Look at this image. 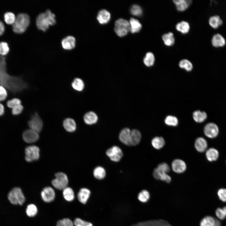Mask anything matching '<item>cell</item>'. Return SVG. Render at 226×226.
I'll return each mask as SVG.
<instances>
[{"label":"cell","mask_w":226,"mask_h":226,"mask_svg":"<svg viewBox=\"0 0 226 226\" xmlns=\"http://www.w3.org/2000/svg\"><path fill=\"white\" fill-rule=\"evenodd\" d=\"M62 44L64 49L67 50H71L75 47V38L71 36H67L62 40Z\"/></svg>","instance_id":"obj_18"},{"label":"cell","mask_w":226,"mask_h":226,"mask_svg":"<svg viewBox=\"0 0 226 226\" xmlns=\"http://www.w3.org/2000/svg\"><path fill=\"white\" fill-rule=\"evenodd\" d=\"M9 49L8 44L6 42H0V54L3 56L7 54Z\"/></svg>","instance_id":"obj_46"},{"label":"cell","mask_w":226,"mask_h":226,"mask_svg":"<svg viewBox=\"0 0 226 226\" xmlns=\"http://www.w3.org/2000/svg\"><path fill=\"white\" fill-rule=\"evenodd\" d=\"M175 28L178 31L182 34H185L189 32L190 30V26L188 22L182 21L176 24Z\"/></svg>","instance_id":"obj_25"},{"label":"cell","mask_w":226,"mask_h":226,"mask_svg":"<svg viewBox=\"0 0 226 226\" xmlns=\"http://www.w3.org/2000/svg\"><path fill=\"white\" fill-rule=\"evenodd\" d=\"M165 143L164 138L161 137H156L152 139L151 141V144L153 147L157 149L162 148Z\"/></svg>","instance_id":"obj_29"},{"label":"cell","mask_w":226,"mask_h":226,"mask_svg":"<svg viewBox=\"0 0 226 226\" xmlns=\"http://www.w3.org/2000/svg\"><path fill=\"white\" fill-rule=\"evenodd\" d=\"M72 87L75 90L81 91H82L84 86L83 81L80 78H76L73 80L72 83Z\"/></svg>","instance_id":"obj_35"},{"label":"cell","mask_w":226,"mask_h":226,"mask_svg":"<svg viewBox=\"0 0 226 226\" xmlns=\"http://www.w3.org/2000/svg\"><path fill=\"white\" fill-rule=\"evenodd\" d=\"M24 107L21 104L17 105L12 109V113L15 116L20 114L23 110Z\"/></svg>","instance_id":"obj_48"},{"label":"cell","mask_w":226,"mask_h":226,"mask_svg":"<svg viewBox=\"0 0 226 226\" xmlns=\"http://www.w3.org/2000/svg\"><path fill=\"white\" fill-rule=\"evenodd\" d=\"M74 226H93L92 224L79 218H75L73 221Z\"/></svg>","instance_id":"obj_44"},{"label":"cell","mask_w":226,"mask_h":226,"mask_svg":"<svg viewBox=\"0 0 226 226\" xmlns=\"http://www.w3.org/2000/svg\"><path fill=\"white\" fill-rule=\"evenodd\" d=\"M155 58L154 55L152 52H148L143 58V63L147 67H151L153 66L154 63Z\"/></svg>","instance_id":"obj_31"},{"label":"cell","mask_w":226,"mask_h":226,"mask_svg":"<svg viewBox=\"0 0 226 226\" xmlns=\"http://www.w3.org/2000/svg\"><path fill=\"white\" fill-rule=\"evenodd\" d=\"M106 153L111 160L115 162L120 161L123 155L121 149L116 146H113L108 149Z\"/></svg>","instance_id":"obj_9"},{"label":"cell","mask_w":226,"mask_h":226,"mask_svg":"<svg viewBox=\"0 0 226 226\" xmlns=\"http://www.w3.org/2000/svg\"><path fill=\"white\" fill-rule=\"evenodd\" d=\"M37 208L35 205L30 204L27 205L26 209V213L28 217H34L37 214Z\"/></svg>","instance_id":"obj_36"},{"label":"cell","mask_w":226,"mask_h":226,"mask_svg":"<svg viewBox=\"0 0 226 226\" xmlns=\"http://www.w3.org/2000/svg\"><path fill=\"white\" fill-rule=\"evenodd\" d=\"M132 146L138 145L140 143L141 135L140 132L137 130L134 129L131 130Z\"/></svg>","instance_id":"obj_28"},{"label":"cell","mask_w":226,"mask_h":226,"mask_svg":"<svg viewBox=\"0 0 226 226\" xmlns=\"http://www.w3.org/2000/svg\"><path fill=\"white\" fill-rule=\"evenodd\" d=\"M153 175L155 179L165 181L167 183H170L171 181V177L167 174V173L157 168L154 170Z\"/></svg>","instance_id":"obj_16"},{"label":"cell","mask_w":226,"mask_h":226,"mask_svg":"<svg viewBox=\"0 0 226 226\" xmlns=\"http://www.w3.org/2000/svg\"><path fill=\"white\" fill-rule=\"evenodd\" d=\"M164 122L167 125L172 126H176L178 123V120L175 116H169L166 117Z\"/></svg>","instance_id":"obj_41"},{"label":"cell","mask_w":226,"mask_h":226,"mask_svg":"<svg viewBox=\"0 0 226 226\" xmlns=\"http://www.w3.org/2000/svg\"><path fill=\"white\" fill-rule=\"evenodd\" d=\"M204 131L205 135L210 138L215 137L218 135V126L213 123L206 124L204 127Z\"/></svg>","instance_id":"obj_13"},{"label":"cell","mask_w":226,"mask_h":226,"mask_svg":"<svg viewBox=\"0 0 226 226\" xmlns=\"http://www.w3.org/2000/svg\"><path fill=\"white\" fill-rule=\"evenodd\" d=\"M55 192L53 189L50 186L44 188L41 192V196L42 200L45 202L50 203L55 199Z\"/></svg>","instance_id":"obj_10"},{"label":"cell","mask_w":226,"mask_h":226,"mask_svg":"<svg viewBox=\"0 0 226 226\" xmlns=\"http://www.w3.org/2000/svg\"><path fill=\"white\" fill-rule=\"evenodd\" d=\"M90 194L91 192L89 189L85 188H82L78 193V200L81 203L85 204L89 199Z\"/></svg>","instance_id":"obj_15"},{"label":"cell","mask_w":226,"mask_h":226,"mask_svg":"<svg viewBox=\"0 0 226 226\" xmlns=\"http://www.w3.org/2000/svg\"><path fill=\"white\" fill-rule=\"evenodd\" d=\"M5 113V108L4 105L0 103V116H3Z\"/></svg>","instance_id":"obj_53"},{"label":"cell","mask_w":226,"mask_h":226,"mask_svg":"<svg viewBox=\"0 0 226 226\" xmlns=\"http://www.w3.org/2000/svg\"><path fill=\"white\" fill-rule=\"evenodd\" d=\"M97 18L100 24H106L110 20V14L108 11L106 10H101L99 12Z\"/></svg>","instance_id":"obj_20"},{"label":"cell","mask_w":226,"mask_h":226,"mask_svg":"<svg viewBox=\"0 0 226 226\" xmlns=\"http://www.w3.org/2000/svg\"><path fill=\"white\" fill-rule=\"evenodd\" d=\"M172 168L175 173H181L184 172L186 170V163L183 160L177 159L172 162Z\"/></svg>","instance_id":"obj_14"},{"label":"cell","mask_w":226,"mask_h":226,"mask_svg":"<svg viewBox=\"0 0 226 226\" xmlns=\"http://www.w3.org/2000/svg\"><path fill=\"white\" fill-rule=\"evenodd\" d=\"M218 195L219 199L223 202H226V189L221 188L218 191Z\"/></svg>","instance_id":"obj_49"},{"label":"cell","mask_w":226,"mask_h":226,"mask_svg":"<svg viewBox=\"0 0 226 226\" xmlns=\"http://www.w3.org/2000/svg\"><path fill=\"white\" fill-rule=\"evenodd\" d=\"M215 213L217 217L220 219L223 220L226 217L222 208H218L216 211Z\"/></svg>","instance_id":"obj_50"},{"label":"cell","mask_w":226,"mask_h":226,"mask_svg":"<svg viewBox=\"0 0 226 226\" xmlns=\"http://www.w3.org/2000/svg\"><path fill=\"white\" fill-rule=\"evenodd\" d=\"M5 30V26L3 22L0 20V35L4 33Z\"/></svg>","instance_id":"obj_52"},{"label":"cell","mask_w":226,"mask_h":226,"mask_svg":"<svg viewBox=\"0 0 226 226\" xmlns=\"http://www.w3.org/2000/svg\"><path fill=\"white\" fill-rule=\"evenodd\" d=\"M28 124L30 129L38 133L40 132L42 129L43 122L36 113L32 116L30 120L28 121Z\"/></svg>","instance_id":"obj_8"},{"label":"cell","mask_w":226,"mask_h":226,"mask_svg":"<svg viewBox=\"0 0 226 226\" xmlns=\"http://www.w3.org/2000/svg\"><path fill=\"white\" fill-rule=\"evenodd\" d=\"M114 30L118 36H124L130 31L129 23L126 20L119 19L115 22Z\"/></svg>","instance_id":"obj_5"},{"label":"cell","mask_w":226,"mask_h":226,"mask_svg":"<svg viewBox=\"0 0 226 226\" xmlns=\"http://www.w3.org/2000/svg\"><path fill=\"white\" fill-rule=\"evenodd\" d=\"M179 11L183 12L186 10L191 5L192 1L190 0H174L173 1Z\"/></svg>","instance_id":"obj_17"},{"label":"cell","mask_w":226,"mask_h":226,"mask_svg":"<svg viewBox=\"0 0 226 226\" xmlns=\"http://www.w3.org/2000/svg\"><path fill=\"white\" fill-rule=\"evenodd\" d=\"M216 219L211 216H206L201 220L200 226H214Z\"/></svg>","instance_id":"obj_37"},{"label":"cell","mask_w":226,"mask_h":226,"mask_svg":"<svg viewBox=\"0 0 226 226\" xmlns=\"http://www.w3.org/2000/svg\"><path fill=\"white\" fill-rule=\"evenodd\" d=\"M21 104V100L18 98H15L8 100L7 102L6 105L8 108L12 109L15 106Z\"/></svg>","instance_id":"obj_45"},{"label":"cell","mask_w":226,"mask_h":226,"mask_svg":"<svg viewBox=\"0 0 226 226\" xmlns=\"http://www.w3.org/2000/svg\"><path fill=\"white\" fill-rule=\"evenodd\" d=\"M4 17L5 21L8 24H13L16 18L14 14L11 12L5 13L4 14Z\"/></svg>","instance_id":"obj_40"},{"label":"cell","mask_w":226,"mask_h":226,"mask_svg":"<svg viewBox=\"0 0 226 226\" xmlns=\"http://www.w3.org/2000/svg\"><path fill=\"white\" fill-rule=\"evenodd\" d=\"M224 213L226 216V206H225L222 208Z\"/></svg>","instance_id":"obj_55"},{"label":"cell","mask_w":226,"mask_h":226,"mask_svg":"<svg viewBox=\"0 0 226 226\" xmlns=\"http://www.w3.org/2000/svg\"><path fill=\"white\" fill-rule=\"evenodd\" d=\"M195 147L196 150L200 152H203L207 147V143L205 139L200 137L197 138L195 142Z\"/></svg>","instance_id":"obj_23"},{"label":"cell","mask_w":226,"mask_h":226,"mask_svg":"<svg viewBox=\"0 0 226 226\" xmlns=\"http://www.w3.org/2000/svg\"><path fill=\"white\" fill-rule=\"evenodd\" d=\"M130 11L132 15L137 16H141L143 12L142 8L137 5H132Z\"/></svg>","instance_id":"obj_42"},{"label":"cell","mask_w":226,"mask_h":226,"mask_svg":"<svg viewBox=\"0 0 226 226\" xmlns=\"http://www.w3.org/2000/svg\"><path fill=\"white\" fill-rule=\"evenodd\" d=\"M130 31L132 33L139 32L142 28V25L139 21L134 18L130 19L129 22Z\"/></svg>","instance_id":"obj_24"},{"label":"cell","mask_w":226,"mask_h":226,"mask_svg":"<svg viewBox=\"0 0 226 226\" xmlns=\"http://www.w3.org/2000/svg\"><path fill=\"white\" fill-rule=\"evenodd\" d=\"M193 118L197 122H202L204 121L207 117L206 113L204 112L196 110L193 113Z\"/></svg>","instance_id":"obj_34"},{"label":"cell","mask_w":226,"mask_h":226,"mask_svg":"<svg viewBox=\"0 0 226 226\" xmlns=\"http://www.w3.org/2000/svg\"><path fill=\"white\" fill-rule=\"evenodd\" d=\"M63 125L64 129L68 132H73L76 129V123L72 118H68L65 119L63 121Z\"/></svg>","instance_id":"obj_21"},{"label":"cell","mask_w":226,"mask_h":226,"mask_svg":"<svg viewBox=\"0 0 226 226\" xmlns=\"http://www.w3.org/2000/svg\"><path fill=\"white\" fill-rule=\"evenodd\" d=\"M85 123L89 125H91L96 123L98 120V117L94 112L90 111L86 113L83 117Z\"/></svg>","instance_id":"obj_19"},{"label":"cell","mask_w":226,"mask_h":226,"mask_svg":"<svg viewBox=\"0 0 226 226\" xmlns=\"http://www.w3.org/2000/svg\"><path fill=\"white\" fill-rule=\"evenodd\" d=\"M56 226H74L73 222L70 219L65 218L57 221Z\"/></svg>","instance_id":"obj_43"},{"label":"cell","mask_w":226,"mask_h":226,"mask_svg":"<svg viewBox=\"0 0 226 226\" xmlns=\"http://www.w3.org/2000/svg\"><path fill=\"white\" fill-rule=\"evenodd\" d=\"M7 89L4 87L0 85V102L6 100L8 96Z\"/></svg>","instance_id":"obj_47"},{"label":"cell","mask_w":226,"mask_h":226,"mask_svg":"<svg viewBox=\"0 0 226 226\" xmlns=\"http://www.w3.org/2000/svg\"><path fill=\"white\" fill-rule=\"evenodd\" d=\"M150 198L149 192L146 190H143L138 194V199L141 202L143 203L147 202Z\"/></svg>","instance_id":"obj_39"},{"label":"cell","mask_w":226,"mask_h":226,"mask_svg":"<svg viewBox=\"0 0 226 226\" xmlns=\"http://www.w3.org/2000/svg\"><path fill=\"white\" fill-rule=\"evenodd\" d=\"M211 42L213 46L216 47L223 46L226 43L224 37L219 34H216L213 36Z\"/></svg>","instance_id":"obj_22"},{"label":"cell","mask_w":226,"mask_h":226,"mask_svg":"<svg viewBox=\"0 0 226 226\" xmlns=\"http://www.w3.org/2000/svg\"><path fill=\"white\" fill-rule=\"evenodd\" d=\"M219 153L215 148H210L206 153V156L207 160L210 161L216 160L218 158Z\"/></svg>","instance_id":"obj_33"},{"label":"cell","mask_w":226,"mask_h":226,"mask_svg":"<svg viewBox=\"0 0 226 226\" xmlns=\"http://www.w3.org/2000/svg\"><path fill=\"white\" fill-rule=\"evenodd\" d=\"M209 23L212 28L217 29L223 24V21L218 15H214L210 17L209 20Z\"/></svg>","instance_id":"obj_30"},{"label":"cell","mask_w":226,"mask_h":226,"mask_svg":"<svg viewBox=\"0 0 226 226\" xmlns=\"http://www.w3.org/2000/svg\"><path fill=\"white\" fill-rule=\"evenodd\" d=\"M119 137L122 143L128 146H132L131 130L129 128H124L120 132Z\"/></svg>","instance_id":"obj_12"},{"label":"cell","mask_w":226,"mask_h":226,"mask_svg":"<svg viewBox=\"0 0 226 226\" xmlns=\"http://www.w3.org/2000/svg\"><path fill=\"white\" fill-rule=\"evenodd\" d=\"M55 15L49 10L45 13L40 14L36 19V24L38 28L44 31H46L50 25H54L56 23Z\"/></svg>","instance_id":"obj_2"},{"label":"cell","mask_w":226,"mask_h":226,"mask_svg":"<svg viewBox=\"0 0 226 226\" xmlns=\"http://www.w3.org/2000/svg\"><path fill=\"white\" fill-rule=\"evenodd\" d=\"M159 169L167 173L170 170V168L166 163H163L159 164L157 167Z\"/></svg>","instance_id":"obj_51"},{"label":"cell","mask_w":226,"mask_h":226,"mask_svg":"<svg viewBox=\"0 0 226 226\" xmlns=\"http://www.w3.org/2000/svg\"><path fill=\"white\" fill-rule=\"evenodd\" d=\"M30 23L29 16L25 13H20L16 17L15 21L12 24L13 30L17 33H23L26 30Z\"/></svg>","instance_id":"obj_3"},{"label":"cell","mask_w":226,"mask_h":226,"mask_svg":"<svg viewBox=\"0 0 226 226\" xmlns=\"http://www.w3.org/2000/svg\"><path fill=\"white\" fill-rule=\"evenodd\" d=\"M221 223L218 219H216L215 222L214 226H221Z\"/></svg>","instance_id":"obj_54"},{"label":"cell","mask_w":226,"mask_h":226,"mask_svg":"<svg viewBox=\"0 0 226 226\" xmlns=\"http://www.w3.org/2000/svg\"><path fill=\"white\" fill-rule=\"evenodd\" d=\"M22 138L25 142L32 143L37 141L39 138L37 132L30 129L24 131L22 134Z\"/></svg>","instance_id":"obj_11"},{"label":"cell","mask_w":226,"mask_h":226,"mask_svg":"<svg viewBox=\"0 0 226 226\" xmlns=\"http://www.w3.org/2000/svg\"><path fill=\"white\" fill-rule=\"evenodd\" d=\"M93 175L96 179L101 180L104 179L106 175V171L102 167L99 166L95 168L93 171Z\"/></svg>","instance_id":"obj_32"},{"label":"cell","mask_w":226,"mask_h":226,"mask_svg":"<svg viewBox=\"0 0 226 226\" xmlns=\"http://www.w3.org/2000/svg\"><path fill=\"white\" fill-rule=\"evenodd\" d=\"M162 38L164 44L166 46H171L175 43V38L174 34L171 32L164 34L163 35Z\"/></svg>","instance_id":"obj_26"},{"label":"cell","mask_w":226,"mask_h":226,"mask_svg":"<svg viewBox=\"0 0 226 226\" xmlns=\"http://www.w3.org/2000/svg\"><path fill=\"white\" fill-rule=\"evenodd\" d=\"M8 199L10 202L14 205H22L25 201L24 196L21 189L19 187L12 188L9 192Z\"/></svg>","instance_id":"obj_4"},{"label":"cell","mask_w":226,"mask_h":226,"mask_svg":"<svg viewBox=\"0 0 226 226\" xmlns=\"http://www.w3.org/2000/svg\"><path fill=\"white\" fill-rule=\"evenodd\" d=\"M180 68L185 69L187 71H191L193 68V65L191 62L186 59L181 60L179 63Z\"/></svg>","instance_id":"obj_38"},{"label":"cell","mask_w":226,"mask_h":226,"mask_svg":"<svg viewBox=\"0 0 226 226\" xmlns=\"http://www.w3.org/2000/svg\"><path fill=\"white\" fill-rule=\"evenodd\" d=\"M6 59L0 55V85L15 94L27 89L28 85L20 77L11 75L8 73Z\"/></svg>","instance_id":"obj_1"},{"label":"cell","mask_w":226,"mask_h":226,"mask_svg":"<svg viewBox=\"0 0 226 226\" xmlns=\"http://www.w3.org/2000/svg\"><path fill=\"white\" fill-rule=\"evenodd\" d=\"M55 178L51 181L53 186L56 189L62 190L67 187L68 179L66 175L63 172H58L55 174Z\"/></svg>","instance_id":"obj_6"},{"label":"cell","mask_w":226,"mask_h":226,"mask_svg":"<svg viewBox=\"0 0 226 226\" xmlns=\"http://www.w3.org/2000/svg\"><path fill=\"white\" fill-rule=\"evenodd\" d=\"M25 159L27 162L36 161L40 158V149L36 146H29L25 148Z\"/></svg>","instance_id":"obj_7"},{"label":"cell","mask_w":226,"mask_h":226,"mask_svg":"<svg viewBox=\"0 0 226 226\" xmlns=\"http://www.w3.org/2000/svg\"><path fill=\"white\" fill-rule=\"evenodd\" d=\"M62 194L64 199L67 202L72 201L74 199L75 195L74 191L70 187H67L63 189Z\"/></svg>","instance_id":"obj_27"}]
</instances>
